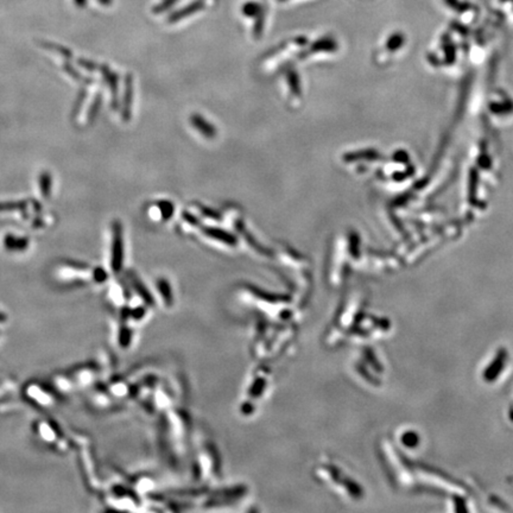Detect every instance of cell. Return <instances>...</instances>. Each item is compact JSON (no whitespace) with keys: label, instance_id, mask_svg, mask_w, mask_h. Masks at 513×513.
<instances>
[{"label":"cell","instance_id":"11","mask_svg":"<svg viewBox=\"0 0 513 513\" xmlns=\"http://www.w3.org/2000/svg\"><path fill=\"white\" fill-rule=\"evenodd\" d=\"M51 188H52V177L51 174L49 171H43L42 174L39 175V189L40 194L44 199H48L50 195H51Z\"/></svg>","mask_w":513,"mask_h":513},{"label":"cell","instance_id":"1","mask_svg":"<svg viewBox=\"0 0 513 513\" xmlns=\"http://www.w3.org/2000/svg\"><path fill=\"white\" fill-rule=\"evenodd\" d=\"M203 450L199 454V474L200 478L214 479L219 477L220 460L218 459V452L211 443L203 444Z\"/></svg>","mask_w":513,"mask_h":513},{"label":"cell","instance_id":"17","mask_svg":"<svg viewBox=\"0 0 513 513\" xmlns=\"http://www.w3.org/2000/svg\"><path fill=\"white\" fill-rule=\"evenodd\" d=\"M63 70L67 74H69L74 80L79 81V82H82V83H86V84L87 83H92V79H88V77L83 76V75L81 74L79 70H76L74 67H71L69 63H64L63 64Z\"/></svg>","mask_w":513,"mask_h":513},{"label":"cell","instance_id":"10","mask_svg":"<svg viewBox=\"0 0 513 513\" xmlns=\"http://www.w3.org/2000/svg\"><path fill=\"white\" fill-rule=\"evenodd\" d=\"M157 289L158 292L161 293L162 298L165 303V305L168 308L173 306L174 304V295H173V287H171L170 283H169L168 279L165 278H159L157 280Z\"/></svg>","mask_w":513,"mask_h":513},{"label":"cell","instance_id":"21","mask_svg":"<svg viewBox=\"0 0 513 513\" xmlns=\"http://www.w3.org/2000/svg\"><path fill=\"white\" fill-rule=\"evenodd\" d=\"M243 12H244V14H246V15L258 14L259 13V5L255 4V2H249V4H246L245 6H244Z\"/></svg>","mask_w":513,"mask_h":513},{"label":"cell","instance_id":"9","mask_svg":"<svg viewBox=\"0 0 513 513\" xmlns=\"http://www.w3.org/2000/svg\"><path fill=\"white\" fill-rule=\"evenodd\" d=\"M30 240L25 237H14L12 234H6L4 239V246L7 251L21 252L25 251L29 246Z\"/></svg>","mask_w":513,"mask_h":513},{"label":"cell","instance_id":"22","mask_svg":"<svg viewBox=\"0 0 513 513\" xmlns=\"http://www.w3.org/2000/svg\"><path fill=\"white\" fill-rule=\"evenodd\" d=\"M93 277L94 280H96L98 283H102V281L107 279V273H106V271L102 267H96L93 271Z\"/></svg>","mask_w":513,"mask_h":513},{"label":"cell","instance_id":"14","mask_svg":"<svg viewBox=\"0 0 513 513\" xmlns=\"http://www.w3.org/2000/svg\"><path fill=\"white\" fill-rule=\"evenodd\" d=\"M101 102H102V96H101V94L99 93L98 95L95 96V99L93 100L92 105H90V107H89L88 114H87V121H88V124H92L93 121L95 120V118L98 117L100 108H101Z\"/></svg>","mask_w":513,"mask_h":513},{"label":"cell","instance_id":"24","mask_svg":"<svg viewBox=\"0 0 513 513\" xmlns=\"http://www.w3.org/2000/svg\"><path fill=\"white\" fill-rule=\"evenodd\" d=\"M145 308L144 306H138L134 310H131V317H133L134 320H142V318L145 316Z\"/></svg>","mask_w":513,"mask_h":513},{"label":"cell","instance_id":"3","mask_svg":"<svg viewBox=\"0 0 513 513\" xmlns=\"http://www.w3.org/2000/svg\"><path fill=\"white\" fill-rule=\"evenodd\" d=\"M133 77L131 74H127L125 79V89H124V98H123V111H121V118L123 120L128 121L131 119V113H132V104H133Z\"/></svg>","mask_w":513,"mask_h":513},{"label":"cell","instance_id":"4","mask_svg":"<svg viewBox=\"0 0 513 513\" xmlns=\"http://www.w3.org/2000/svg\"><path fill=\"white\" fill-rule=\"evenodd\" d=\"M190 123H192L193 126L195 127L205 138L214 139L215 137H217V128L213 126L209 121L206 120L202 115H200L198 113L193 114L192 117H190Z\"/></svg>","mask_w":513,"mask_h":513},{"label":"cell","instance_id":"8","mask_svg":"<svg viewBox=\"0 0 513 513\" xmlns=\"http://www.w3.org/2000/svg\"><path fill=\"white\" fill-rule=\"evenodd\" d=\"M267 375L256 374L252 383L250 384L249 386V392H247V395H249V400H258L260 398V397L264 395L265 389L267 387Z\"/></svg>","mask_w":513,"mask_h":513},{"label":"cell","instance_id":"12","mask_svg":"<svg viewBox=\"0 0 513 513\" xmlns=\"http://www.w3.org/2000/svg\"><path fill=\"white\" fill-rule=\"evenodd\" d=\"M286 81H287V84H289L290 89H291L292 94H295L296 96L301 95V83H299V77H298V74H297L296 70L287 71Z\"/></svg>","mask_w":513,"mask_h":513},{"label":"cell","instance_id":"16","mask_svg":"<svg viewBox=\"0 0 513 513\" xmlns=\"http://www.w3.org/2000/svg\"><path fill=\"white\" fill-rule=\"evenodd\" d=\"M40 44H42V46H44L45 49L51 50V51H54V52H57V54L63 56L64 58L70 59L71 57H73V54H71L70 50L64 48V46L55 44V43H50V42H42Z\"/></svg>","mask_w":513,"mask_h":513},{"label":"cell","instance_id":"7","mask_svg":"<svg viewBox=\"0 0 513 513\" xmlns=\"http://www.w3.org/2000/svg\"><path fill=\"white\" fill-rule=\"evenodd\" d=\"M127 276H128V279H130V281H131V284H132L133 289L136 290L137 293H138L140 297H142L144 303L149 306L155 305V299H153L152 295L150 293L148 287L145 286V284H144L143 281L139 279L138 276H137V274L132 271H128Z\"/></svg>","mask_w":513,"mask_h":513},{"label":"cell","instance_id":"19","mask_svg":"<svg viewBox=\"0 0 513 513\" xmlns=\"http://www.w3.org/2000/svg\"><path fill=\"white\" fill-rule=\"evenodd\" d=\"M158 208H159V211H161L162 218H163L164 220H169V218L173 217L174 205L170 201H165V200H163V201H159Z\"/></svg>","mask_w":513,"mask_h":513},{"label":"cell","instance_id":"20","mask_svg":"<svg viewBox=\"0 0 513 513\" xmlns=\"http://www.w3.org/2000/svg\"><path fill=\"white\" fill-rule=\"evenodd\" d=\"M77 63H79L80 67H82L83 69H86V70H88V71H95L96 69H98V65L94 63V62L89 61V59L79 58V59H77Z\"/></svg>","mask_w":513,"mask_h":513},{"label":"cell","instance_id":"23","mask_svg":"<svg viewBox=\"0 0 513 513\" xmlns=\"http://www.w3.org/2000/svg\"><path fill=\"white\" fill-rule=\"evenodd\" d=\"M87 96V92H84V90H81L79 96H77V100H76V104H75V107L73 109V114L74 115H77V113L80 112L81 107H82V104L84 101V99H86Z\"/></svg>","mask_w":513,"mask_h":513},{"label":"cell","instance_id":"5","mask_svg":"<svg viewBox=\"0 0 513 513\" xmlns=\"http://www.w3.org/2000/svg\"><path fill=\"white\" fill-rule=\"evenodd\" d=\"M203 233L208 238H211V239H214L217 240V242H220L228 246H236L238 243L237 238L234 237L232 233L227 232V231L225 230H221V228L205 227L203 228Z\"/></svg>","mask_w":513,"mask_h":513},{"label":"cell","instance_id":"18","mask_svg":"<svg viewBox=\"0 0 513 513\" xmlns=\"http://www.w3.org/2000/svg\"><path fill=\"white\" fill-rule=\"evenodd\" d=\"M131 341H132V330L126 326L121 327L120 331H119V345L123 348H126L130 346Z\"/></svg>","mask_w":513,"mask_h":513},{"label":"cell","instance_id":"25","mask_svg":"<svg viewBox=\"0 0 513 513\" xmlns=\"http://www.w3.org/2000/svg\"><path fill=\"white\" fill-rule=\"evenodd\" d=\"M67 264L70 265L71 267L77 268V270H87V268H88V265L83 264V262H79V261H70V260H68Z\"/></svg>","mask_w":513,"mask_h":513},{"label":"cell","instance_id":"13","mask_svg":"<svg viewBox=\"0 0 513 513\" xmlns=\"http://www.w3.org/2000/svg\"><path fill=\"white\" fill-rule=\"evenodd\" d=\"M336 49L335 40L334 39H321L316 42L310 50V52H318V51H334Z\"/></svg>","mask_w":513,"mask_h":513},{"label":"cell","instance_id":"2","mask_svg":"<svg viewBox=\"0 0 513 513\" xmlns=\"http://www.w3.org/2000/svg\"><path fill=\"white\" fill-rule=\"evenodd\" d=\"M124 262V239L123 226L118 220L112 224V250L111 267L113 272H119L123 268Z\"/></svg>","mask_w":513,"mask_h":513},{"label":"cell","instance_id":"15","mask_svg":"<svg viewBox=\"0 0 513 513\" xmlns=\"http://www.w3.org/2000/svg\"><path fill=\"white\" fill-rule=\"evenodd\" d=\"M26 201H7L0 202V213L2 212H15V211H24L26 208Z\"/></svg>","mask_w":513,"mask_h":513},{"label":"cell","instance_id":"26","mask_svg":"<svg viewBox=\"0 0 513 513\" xmlns=\"http://www.w3.org/2000/svg\"><path fill=\"white\" fill-rule=\"evenodd\" d=\"M6 320V316L2 314V312H0V321H5Z\"/></svg>","mask_w":513,"mask_h":513},{"label":"cell","instance_id":"6","mask_svg":"<svg viewBox=\"0 0 513 513\" xmlns=\"http://www.w3.org/2000/svg\"><path fill=\"white\" fill-rule=\"evenodd\" d=\"M100 71L104 75V79L108 84V88L112 94V107L118 108V75L109 69L108 65H101Z\"/></svg>","mask_w":513,"mask_h":513}]
</instances>
